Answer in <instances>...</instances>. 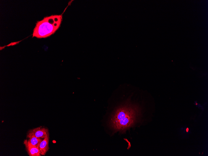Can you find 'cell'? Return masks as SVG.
Wrapping results in <instances>:
<instances>
[{"mask_svg": "<svg viewBox=\"0 0 208 156\" xmlns=\"http://www.w3.org/2000/svg\"><path fill=\"white\" fill-rule=\"evenodd\" d=\"M6 46V45H5L4 46H0V50H1L3 49H4Z\"/></svg>", "mask_w": 208, "mask_h": 156, "instance_id": "obj_8", "label": "cell"}, {"mask_svg": "<svg viewBox=\"0 0 208 156\" xmlns=\"http://www.w3.org/2000/svg\"><path fill=\"white\" fill-rule=\"evenodd\" d=\"M138 108L129 102L121 105L115 109L111 117L110 124L115 130L124 131L134 125Z\"/></svg>", "mask_w": 208, "mask_h": 156, "instance_id": "obj_1", "label": "cell"}, {"mask_svg": "<svg viewBox=\"0 0 208 156\" xmlns=\"http://www.w3.org/2000/svg\"><path fill=\"white\" fill-rule=\"evenodd\" d=\"M26 150L29 156H40V152L39 148L29 144L27 139L24 140Z\"/></svg>", "mask_w": 208, "mask_h": 156, "instance_id": "obj_4", "label": "cell"}, {"mask_svg": "<svg viewBox=\"0 0 208 156\" xmlns=\"http://www.w3.org/2000/svg\"><path fill=\"white\" fill-rule=\"evenodd\" d=\"M62 20V15H52L37 21L34 28L32 37L46 38L53 35L60 27Z\"/></svg>", "mask_w": 208, "mask_h": 156, "instance_id": "obj_2", "label": "cell"}, {"mask_svg": "<svg viewBox=\"0 0 208 156\" xmlns=\"http://www.w3.org/2000/svg\"><path fill=\"white\" fill-rule=\"evenodd\" d=\"M42 140L40 138L35 137H30L29 139L27 140V142L30 144L39 148L40 143Z\"/></svg>", "mask_w": 208, "mask_h": 156, "instance_id": "obj_6", "label": "cell"}, {"mask_svg": "<svg viewBox=\"0 0 208 156\" xmlns=\"http://www.w3.org/2000/svg\"><path fill=\"white\" fill-rule=\"evenodd\" d=\"M189 128H187L186 129V132H188V131H189Z\"/></svg>", "mask_w": 208, "mask_h": 156, "instance_id": "obj_9", "label": "cell"}, {"mask_svg": "<svg viewBox=\"0 0 208 156\" xmlns=\"http://www.w3.org/2000/svg\"><path fill=\"white\" fill-rule=\"evenodd\" d=\"M48 132V129L38 127L29 130L27 136L29 138L32 137L44 138Z\"/></svg>", "mask_w": 208, "mask_h": 156, "instance_id": "obj_3", "label": "cell"}, {"mask_svg": "<svg viewBox=\"0 0 208 156\" xmlns=\"http://www.w3.org/2000/svg\"><path fill=\"white\" fill-rule=\"evenodd\" d=\"M22 40H20V41H18L16 42H12L11 43L8 44V45H6V46L9 47L11 46H13L14 45H17V44H18Z\"/></svg>", "mask_w": 208, "mask_h": 156, "instance_id": "obj_7", "label": "cell"}, {"mask_svg": "<svg viewBox=\"0 0 208 156\" xmlns=\"http://www.w3.org/2000/svg\"><path fill=\"white\" fill-rule=\"evenodd\" d=\"M49 135L48 132L44 139L40 143L39 145V148L41 155H45L48 150L49 149Z\"/></svg>", "mask_w": 208, "mask_h": 156, "instance_id": "obj_5", "label": "cell"}]
</instances>
